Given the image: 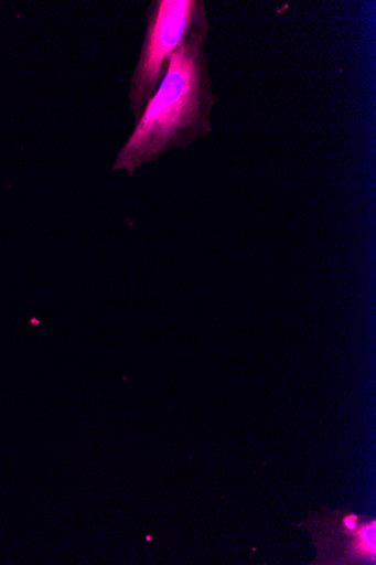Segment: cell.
I'll return each mask as SVG.
<instances>
[{
  "label": "cell",
  "instance_id": "2",
  "mask_svg": "<svg viewBox=\"0 0 376 565\" xmlns=\"http://www.w3.org/2000/svg\"><path fill=\"white\" fill-rule=\"evenodd\" d=\"M206 17L203 0H153L149 4L144 38L128 90L135 125L164 79L176 50Z\"/></svg>",
  "mask_w": 376,
  "mask_h": 565
},
{
  "label": "cell",
  "instance_id": "1",
  "mask_svg": "<svg viewBox=\"0 0 376 565\" xmlns=\"http://www.w3.org/2000/svg\"><path fill=\"white\" fill-rule=\"evenodd\" d=\"M208 17L189 33L173 55L168 73L119 150L114 171L133 175L164 153L187 149L212 132L211 116L218 105L205 56Z\"/></svg>",
  "mask_w": 376,
  "mask_h": 565
},
{
  "label": "cell",
  "instance_id": "3",
  "mask_svg": "<svg viewBox=\"0 0 376 565\" xmlns=\"http://www.w3.org/2000/svg\"><path fill=\"white\" fill-rule=\"evenodd\" d=\"M298 527L310 532L316 548L311 564H375L376 522L348 509H322Z\"/></svg>",
  "mask_w": 376,
  "mask_h": 565
}]
</instances>
